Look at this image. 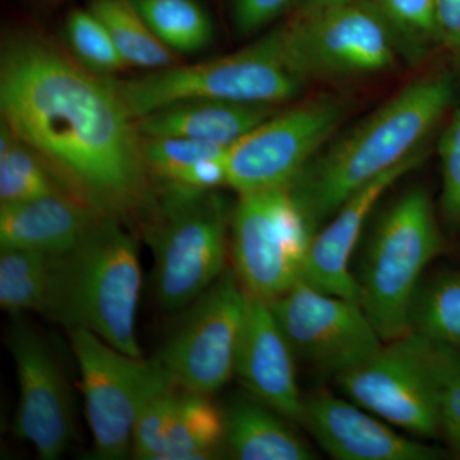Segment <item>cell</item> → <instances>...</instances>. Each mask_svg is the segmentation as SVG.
Listing matches in <instances>:
<instances>
[{"label":"cell","mask_w":460,"mask_h":460,"mask_svg":"<svg viewBox=\"0 0 460 460\" xmlns=\"http://www.w3.org/2000/svg\"><path fill=\"white\" fill-rule=\"evenodd\" d=\"M142 274L136 239L120 220L102 217L71 252L58 257L45 316L89 330L128 356L142 357L137 323Z\"/></svg>","instance_id":"obj_3"},{"label":"cell","mask_w":460,"mask_h":460,"mask_svg":"<svg viewBox=\"0 0 460 460\" xmlns=\"http://www.w3.org/2000/svg\"><path fill=\"white\" fill-rule=\"evenodd\" d=\"M0 113L63 189L102 217L142 215L153 199L142 136L113 80L35 33L3 45Z\"/></svg>","instance_id":"obj_1"},{"label":"cell","mask_w":460,"mask_h":460,"mask_svg":"<svg viewBox=\"0 0 460 460\" xmlns=\"http://www.w3.org/2000/svg\"><path fill=\"white\" fill-rule=\"evenodd\" d=\"M58 257L38 251L4 248L0 252V305L11 314H45L53 296Z\"/></svg>","instance_id":"obj_22"},{"label":"cell","mask_w":460,"mask_h":460,"mask_svg":"<svg viewBox=\"0 0 460 460\" xmlns=\"http://www.w3.org/2000/svg\"><path fill=\"white\" fill-rule=\"evenodd\" d=\"M142 215L160 305L169 311L192 305L228 269V202L217 190L163 183Z\"/></svg>","instance_id":"obj_4"},{"label":"cell","mask_w":460,"mask_h":460,"mask_svg":"<svg viewBox=\"0 0 460 460\" xmlns=\"http://www.w3.org/2000/svg\"><path fill=\"white\" fill-rule=\"evenodd\" d=\"M136 120L172 102L219 99L279 104L295 98L304 81L288 68L279 27L250 47L195 66H172L132 80H113Z\"/></svg>","instance_id":"obj_6"},{"label":"cell","mask_w":460,"mask_h":460,"mask_svg":"<svg viewBox=\"0 0 460 460\" xmlns=\"http://www.w3.org/2000/svg\"><path fill=\"white\" fill-rule=\"evenodd\" d=\"M275 114L270 104L190 99L157 109L136 123L142 137H186L230 147Z\"/></svg>","instance_id":"obj_19"},{"label":"cell","mask_w":460,"mask_h":460,"mask_svg":"<svg viewBox=\"0 0 460 460\" xmlns=\"http://www.w3.org/2000/svg\"><path fill=\"white\" fill-rule=\"evenodd\" d=\"M443 172V208L447 219L460 222V109L438 145Z\"/></svg>","instance_id":"obj_31"},{"label":"cell","mask_w":460,"mask_h":460,"mask_svg":"<svg viewBox=\"0 0 460 460\" xmlns=\"http://www.w3.org/2000/svg\"><path fill=\"white\" fill-rule=\"evenodd\" d=\"M68 332L80 367L93 456L100 460L128 458L142 402L164 371L156 359L145 361L119 352L89 330Z\"/></svg>","instance_id":"obj_11"},{"label":"cell","mask_w":460,"mask_h":460,"mask_svg":"<svg viewBox=\"0 0 460 460\" xmlns=\"http://www.w3.org/2000/svg\"><path fill=\"white\" fill-rule=\"evenodd\" d=\"M229 147L186 137H142L148 172L160 181L208 159L226 157Z\"/></svg>","instance_id":"obj_30"},{"label":"cell","mask_w":460,"mask_h":460,"mask_svg":"<svg viewBox=\"0 0 460 460\" xmlns=\"http://www.w3.org/2000/svg\"><path fill=\"white\" fill-rule=\"evenodd\" d=\"M9 347L20 384L14 434L31 444L41 459H59L75 438L65 376L44 339L27 323L14 325Z\"/></svg>","instance_id":"obj_14"},{"label":"cell","mask_w":460,"mask_h":460,"mask_svg":"<svg viewBox=\"0 0 460 460\" xmlns=\"http://www.w3.org/2000/svg\"><path fill=\"white\" fill-rule=\"evenodd\" d=\"M157 38L174 53H196L213 40V23L195 0H132Z\"/></svg>","instance_id":"obj_26"},{"label":"cell","mask_w":460,"mask_h":460,"mask_svg":"<svg viewBox=\"0 0 460 460\" xmlns=\"http://www.w3.org/2000/svg\"><path fill=\"white\" fill-rule=\"evenodd\" d=\"M410 332L460 352V270L420 280L410 308Z\"/></svg>","instance_id":"obj_24"},{"label":"cell","mask_w":460,"mask_h":460,"mask_svg":"<svg viewBox=\"0 0 460 460\" xmlns=\"http://www.w3.org/2000/svg\"><path fill=\"white\" fill-rule=\"evenodd\" d=\"M230 228L233 270L248 295L271 301L304 278L316 230L289 187L239 195Z\"/></svg>","instance_id":"obj_9"},{"label":"cell","mask_w":460,"mask_h":460,"mask_svg":"<svg viewBox=\"0 0 460 460\" xmlns=\"http://www.w3.org/2000/svg\"><path fill=\"white\" fill-rule=\"evenodd\" d=\"M423 156L422 150L417 151L357 190L338 208L325 228L314 233L302 279L329 295L359 302L358 283L349 263L366 220L381 196L417 168Z\"/></svg>","instance_id":"obj_17"},{"label":"cell","mask_w":460,"mask_h":460,"mask_svg":"<svg viewBox=\"0 0 460 460\" xmlns=\"http://www.w3.org/2000/svg\"><path fill=\"white\" fill-rule=\"evenodd\" d=\"M460 352L416 332L384 343L380 352L339 375L345 394L411 435H440L438 408L447 375Z\"/></svg>","instance_id":"obj_7"},{"label":"cell","mask_w":460,"mask_h":460,"mask_svg":"<svg viewBox=\"0 0 460 460\" xmlns=\"http://www.w3.org/2000/svg\"><path fill=\"white\" fill-rule=\"evenodd\" d=\"M66 33L75 59L93 74L107 75L128 66L107 27L89 8L74 9L68 14Z\"/></svg>","instance_id":"obj_29"},{"label":"cell","mask_w":460,"mask_h":460,"mask_svg":"<svg viewBox=\"0 0 460 460\" xmlns=\"http://www.w3.org/2000/svg\"><path fill=\"white\" fill-rule=\"evenodd\" d=\"M293 352L335 377L376 356L383 339L361 304L329 295L305 279L269 301Z\"/></svg>","instance_id":"obj_12"},{"label":"cell","mask_w":460,"mask_h":460,"mask_svg":"<svg viewBox=\"0 0 460 460\" xmlns=\"http://www.w3.org/2000/svg\"><path fill=\"white\" fill-rule=\"evenodd\" d=\"M295 356L269 301L248 295L234 375L260 402L301 423L305 398L296 383Z\"/></svg>","instance_id":"obj_16"},{"label":"cell","mask_w":460,"mask_h":460,"mask_svg":"<svg viewBox=\"0 0 460 460\" xmlns=\"http://www.w3.org/2000/svg\"><path fill=\"white\" fill-rule=\"evenodd\" d=\"M443 239L428 192L402 193L378 219L357 279L359 304L384 343L410 332V308Z\"/></svg>","instance_id":"obj_5"},{"label":"cell","mask_w":460,"mask_h":460,"mask_svg":"<svg viewBox=\"0 0 460 460\" xmlns=\"http://www.w3.org/2000/svg\"><path fill=\"white\" fill-rule=\"evenodd\" d=\"M279 33L284 62L304 83L376 74L402 56L394 33L368 0L301 7Z\"/></svg>","instance_id":"obj_8"},{"label":"cell","mask_w":460,"mask_h":460,"mask_svg":"<svg viewBox=\"0 0 460 460\" xmlns=\"http://www.w3.org/2000/svg\"><path fill=\"white\" fill-rule=\"evenodd\" d=\"M68 192L0 208V247L62 256L75 250L102 219Z\"/></svg>","instance_id":"obj_18"},{"label":"cell","mask_w":460,"mask_h":460,"mask_svg":"<svg viewBox=\"0 0 460 460\" xmlns=\"http://www.w3.org/2000/svg\"><path fill=\"white\" fill-rule=\"evenodd\" d=\"M348 2V0H305L302 7H323V5L335 4V3Z\"/></svg>","instance_id":"obj_35"},{"label":"cell","mask_w":460,"mask_h":460,"mask_svg":"<svg viewBox=\"0 0 460 460\" xmlns=\"http://www.w3.org/2000/svg\"><path fill=\"white\" fill-rule=\"evenodd\" d=\"M66 192L40 157L2 122L0 127V202L18 204ZM69 193V192H68Z\"/></svg>","instance_id":"obj_25"},{"label":"cell","mask_w":460,"mask_h":460,"mask_svg":"<svg viewBox=\"0 0 460 460\" xmlns=\"http://www.w3.org/2000/svg\"><path fill=\"white\" fill-rule=\"evenodd\" d=\"M445 75L420 78L314 157L289 184L317 232L353 193L420 150L453 102Z\"/></svg>","instance_id":"obj_2"},{"label":"cell","mask_w":460,"mask_h":460,"mask_svg":"<svg viewBox=\"0 0 460 460\" xmlns=\"http://www.w3.org/2000/svg\"><path fill=\"white\" fill-rule=\"evenodd\" d=\"M181 390V387L166 376L165 372H163L162 376L148 390L133 426V458H162Z\"/></svg>","instance_id":"obj_27"},{"label":"cell","mask_w":460,"mask_h":460,"mask_svg":"<svg viewBox=\"0 0 460 460\" xmlns=\"http://www.w3.org/2000/svg\"><path fill=\"white\" fill-rule=\"evenodd\" d=\"M398 40L402 57L417 59L438 42L436 0H368Z\"/></svg>","instance_id":"obj_28"},{"label":"cell","mask_w":460,"mask_h":460,"mask_svg":"<svg viewBox=\"0 0 460 460\" xmlns=\"http://www.w3.org/2000/svg\"><path fill=\"white\" fill-rule=\"evenodd\" d=\"M224 438V413L208 395L181 390L160 460L213 459Z\"/></svg>","instance_id":"obj_21"},{"label":"cell","mask_w":460,"mask_h":460,"mask_svg":"<svg viewBox=\"0 0 460 460\" xmlns=\"http://www.w3.org/2000/svg\"><path fill=\"white\" fill-rule=\"evenodd\" d=\"M293 0H232L233 18L238 31L252 33L269 25L289 8Z\"/></svg>","instance_id":"obj_33"},{"label":"cell","mask_w":460,"mask_h":460,"mask_svg":"<svg viewBox=\"0 0 460 460\" xmlns=\"http://www.w3.org/2000/svg\"><path fill=\"white\" fill-rule=\"evenodd\" d=\"M440 435L460 456V356L445 380L438 408Z\"/></svg>","instance_id":"obj_32"},{"label":"cell","mask_w":460,"mask_h":460,"mask_svg":"<svg viewBox=\"0 0 460 460\" xmlns=\"http://www.w3.org/2000/svg\"><path fill=\"white\" fill-rule=\"evenodd\" d=\"M438 42L460 63V0H436Z\"/></svg>","instance_id":"obj_34"},{"label":"cell","mask_w":460,"mask_h":460,"mask_svg":"<svg viewBox=\"0 0 460 460\" xmlns=\"http://www.w3.org/2000/svg\"><path fill=\"white\" fill-rule=\"evenodd\" d=\"M89 9L107 27L127 65L154 71L174 66V51L157 38L132 0H90Z\"/></svg>","instance_id":"obj_23"},{"label":"cell","mask_w":460,"mask_h":460,"mask_svg":"<svg viewBox=\"0 0 460 460\" xmlns=\"http://www.w3.org/2000/svg\"><path fill=\"white\" fill-rule=\"evenodd\" d=\"M259 399L239 398L224 411V444L239 460H311L308 445Z\"/></svg>","instance_id":"obj_20"},{"label":"cell","mask_w":460,"mask_h":460,"mask_svg":"<svg viewBox=\"0 0 460 460\" xmlns=\"http://www.w3.org/2000/svg\"><path fill=\"white\" fill-rule=\"evenodd\" d=\"M248 293L226 269L192 304L156 361L181 390L210 395L234 375Z\"/></svg>","instance_id":"obj_10"},{"label":"cell","mask_w":460,"mask_h":460,"mask_svg":"<svg viewBox=\"0 0 460 460\" xmlns=\"http://www.w3.org/2000/svg\"><path fill=\"white\" fill-rule=\"evenodd\" d=\"M341 118L343 105L329 96L272 115L228 148V186L238 195L289 186Z\"/></svg>","instance_id":"obj_13"},{"label":"cell","mask_w":460,"mask_h":460,"mask_svg":"<svg viewBox=\"0 0 460 460\" xmlns=\"http://www.w3.org/2000/svg\"><path fill=\"white\" fill-rule=\"evenodd\" d=\"M367 411L319 393L305 398L301 423L334 459L436 460L445 456L438 447L398 434Z\"/></svg>","instance_id":"obj_15"}]
</instances>
